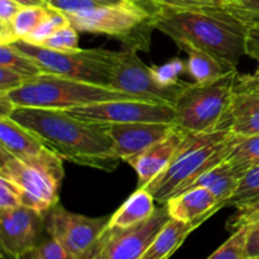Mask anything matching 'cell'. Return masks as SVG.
<instances>
[{"label":"cell","instance_id":"cell-1","mask_svg":"<svg viewBox=\"0 0 259 259\" xmlns=\"http://www.w3.org/2000/svg\"><path fill=\"white\" fill-rule=\"evenodd\" d=\"M12 118L33 132L63 161L113 172L121 159L114 153L108 124L82 120L67 110L17 106Z\"/></svg>","mask_w":259,"mask_h":259},{"label":"cell","instance_id":"cell-2","mask_svg":"<svg viewBox=\"0 0 259 259\" xmlns=\"http://www.w3.org/2000/svg\"><path fill=\"white\" fill-rule=\"evenodd\" d=\"M154 28L174 42L185 40L211 53L233 68L245 56L249 25L228 8L171 9L159 7L153 15Z\"/></svg>","mask_w":259,"mask_h":259},{"label":"cell","instance_id":"cell-3","mask_svg":"<svg viewBox=\"0 0 259 259\" xmlns=\"http://www.w3.org/2000/svg\"><path fill=\"white\" fill-rule=\"evenodd\" d=\"M238 136L229 129L185 133L169 166L144 189L158 204L189 189L202 174L228 158Z\"/></svg>","mask_w":259,"mask_h":259},{"label":"cell","instance_id":"cell-4","mask_svg":"<svg viewBox=\"0 0 259 259\" xmlns=\"http://www.w3.org/2000/svg\"><path fill=\"white\" fill-rule=\"evenodd\" d=\"M0 176L17 186L23 206L46 215L58 204L65 176L63 159L46 148L38 156L22 161L0 148Z\"/></svg>","mask_w":259,"mask_h":259},{"label":"cell","instance_id":"cell-5","mask_svg":"<svg viewBox=\"0 0 259 259\" xmlns=\"http://www.w3.org/2000/svg\"><path fill=\"white\" fill-rule=\"evenodd\" d=\"M8 95L17 106L61 110L110 100H139L129 94L114 90L108 86L95 85L46 72L29 78L24 85L10 91Z\"/></svg>","mask_w":259,"mask_h":259},{"label":"cell","instance_id":"cell-6","mask_svg":"<svg viewBox=\"0 0 259 259\" xmlns=\"http://www.w3.org/2000/svg\"><path fill=\"white\" fill-rule=\"evenodd\" d=\"M159 7L132 3L125 5H101L67 18L78 32L105 34L119 39L125 50L148 51L151 46L153 15Z\"/></svg>","mask_w":259,"mask_h":259},{"label":"cell","instance_id":"cell-7","mask_svg":"<svg viewBox=\"0 0 259 259\" xmlns=\"http://www.w3.org/2000/svg\"><path fill=\"white\" fill-rule=\"evenodd\" d=\"M238 71L212 82H190L175 104L174 125L185 133L219 131L235 94Z\"/></svg>","mask_w":259,"mask_h":259},{"label":"cell","instance_id":"cell-8","mask_svg":"<svg viewBox=\"0 0 259 259\" xmlns=\"http://www.w3.org/2000/svg\"><path fill=\"white\" fill-rule=\"evenodd\" d=\"M13 45L32 57L43 72L110 88L118 52L104 48H80L71 52H61L30 45L25 40H17Z\"/></svg>","mask_w":259,"mask_h":259},{"label":"cell","instance_id":"cell-9","mask_svg":"<svg viewBox=\"0 0 259 259\" xmlns=\"http://www.w3.org/2000/svg\"><path fill=\"white\" fill-rule=\"evenodd\" d=\"M110 217L89 218L57 204L45 215L46 230L73 259H90Z\"/></svg>","mask_w":259,"mask_h":259},{"label":"cell","instance_id":"cell-10","mask_svg":"<svg viewBox=\"0 0 259 259\" xmlns=\"http://www.w3.org/2000/svg\"><path fill=\"white\" fill-rule=\"evenodd\" d=\"M189 83L180 81L172 86L161 85L154 78L151 67L139 58L138 51L124 50L118 52L110 88L139 100L175 105Z\"/></svg>","mask_w":259,"mask_h":259},{"label":"cell","instance_id":"cell-11","mask_svg":"<svg viewBox=\"0 0 259 259\" xmlns=\"http://www.w3.org/2000/svg\"><path fill=\"white\" fill-rule=\"evenodd\" d=\"M171 219L167 206L157 207L146 222L129 228L108 227L90 259H139Z\"/></svg>","mask_w":259,"mask_h":259},{"label":"cell","instance_id":"cell-12","mask_svg":"<svg viewBox=\"0 0 259 259\" xmlns=\"http://www.w3.org/2000/svg\"><path fill=\"white\" fill-rule=\"evenodd\" d=\"M68 113L82 120L101 124L167 123L174 124L175 106L169 104L124 99L68 109Z\"/></svg>","mask_w":259,"mask_h":259},{"label":"cell","instance_id":"cell-13","mask_svg":"<svg viewBox=\"0 0 259 259\" xmlns=\"http://www.w3.org/2000/svg\"><path fill=\"white\" fill-rule=\"evenodd\" d=\"M45 215L27 206L0 211V245L8 259H19L40 242Z\"/></svg>","mask_w":259,"mask_h":259},{"label":"cell","instance_id":"cell-14","mask_svg":"<svg viewBox=\"0 0 259 259\" xmlns=\"http://www.w3.org/2000/svg\"><path fill=\"white\" fill-rule=\"evenodd\" d=\"M174 128V124L167 123L108 124V133L113 141L115 156L128 162L166 138Z\"/></svg>","mask_w":259,"mask_h":259},{"label":"cell","instance_id":"cell-15","mask_svg":"<svg viewBox=\"0 0 259 259\" xmlns=\"http://www.w3.org/2000/svg\"><path fill=\"white\" fill-rule=\"evenodd\" d=\"M184 137L185 132L175 126L166 138L126 162L133 167L138 176V189L151 184L169 166Z\"/></svg>","mask_w":259,"mask_h":259},{"label":"cell","instance_id":"cell-16","mask_svg":"<svg viewBox=\"0 0 259 259\" xmlns=\"http://www.w3.org/2000/svg\"><path fill=\"white\" fill-rule=\"evenodd\" d=\"M171 219L182 223H205L222 210L217 197L204 187H192L172 197L166 204Z\"/></svg>","mask_w":259,"mask_h":259},{"label":"cell","instance_id":"cell-17","mask_svg":"<svg viewBox=\"0 0 259 259\" xmlns=\"http://www.w3.org/2000/svg\"><path fill=\"white\" fill-rule=\"evenodd\" d=\"M0 148L27 161L42 153L47 147L39 137L12 116H0Z\"/></svg>","mask_w":259,"mask_h":259},{"label":"cell","instance_id":"cell-18","mask_svg":"<svg viewBox=\"0 0 259 259\" xmlns=\"http://www.w3.org/2000/svg\"><path fill=\"white\" fill-rule=\"evenodd\" d=\"M220 129L242 137L259 134V96L235 93Z\"/></svg>","mask_w":259,"mask_h":259},{"label":"cell","instance_id":"cell-19","mask_svg":"<svg viewBox=\"0 0 259 259\" xmlns=\"http://www.w3.org/2000/svg\"><path fill=\"white\" fill-rule=\"evenodd\" d=\"M175 43L180 50L186 52V70L190 73V76L194 78V82H212V81L222 78L230 71L237 70V68L228 66L227 63L212 56L211 53L206 52L199 47H195L191 43L185 42V40H177Z\"/></svg>","mask_w":259,"mask_h":259},{"label":"cell","instance_id":"cell-20","mask_svg":"<svg viewBox=\"0 0 259 259\" xmlns=\"http://www.w3.org/2000/svg\"><path fill=\"white\" fill-rule=\"evenodd\" d=\"M201 224L202 223L199 222L182 223L169 219L139 259H169L184 244L186 238Z\"/></svg>","mask_w":259,"mask_h":259},{"label":"cell","instance_id":"cell-21","mask_svg":"<svg viewBox=\"0 0 259 259\" xmlns=\"http://www.w3.org/2000/svg\"><path fill=\"white\" fill-rule=\"evenodd\" d=\"M242 176L243 175L228 159H225L222 163L215 166L214 168L202 174L189 189H192V187H204V189L209 190L217 197L222 207H224L225 202L228 201V199L237 190L238 184H239Z\"/></svg>","mask_w":259,"mask_h":259},{"label":"cell","instance_id":"cell-22","mask_svg":"<svg viewBox=\"0 0 259 259\" xmlns=\"http://www.w3.org/2000/svg\"><path fill=\"white\" fill-rule=\"evenodd\" d=\"M154 197L147 189H137L109 220L110 228H129L146 222L156 211Z\"/></svg>","mask_w":259,"mask_h":259},{"label":"cell","instance_id":"cell-23","mask_svg":"<svg viewBox=\"0 0 259 259\" xmlns=\"http://www.w3.org/2000/svg\"><path fill=\"white\" fill-rule=\"evenodd\" d=\"M0 67L9 68L28 78L43 73L40 66L32 57L18 50L13 43L0 46Z\"/></svg>","mask_w":259,"mask_h":259},{"label":"cell","instance_id":"cell-24","mask_svg":"<svg viewBox=\"0 0 259 259\" xmlns=\"http://www.w3.org/2000/svg\"><path fill=\"white\" fill-rule=\"evenodd\" d=\"M227 159L242 175L250 167L259 164V134L250 137L238 136Z\"/></svg>","mask_w":259,"mask_h":259},{"label":"cell","instance_id":"cell-25","mask_svg":"<svg viewBox=\"0 0 259 259\" xmlns=\"http://www.w3.org/2000/svg\"><path fill=\"white\" fill-rule=\"evenodd\" d=\"M259 197V164L250 167L243 174L237 190L228 199L224 207L240 206Z\"/></svg>","mask_w":259,"mask_h":259},{"label":"cell","instance_id":"cell-26","mask_svg":"<svg viewBox=\"0 0 259 259\" xmlns=\"http://www.w3.org/2000/svg\"><path fill=\"white\" fill-rule=\"evenodd\" d=\"M48 12H50L48 7L22 8L12 23L13 30L18 40L24 39L27 35H29L46 19Z\"/></svg>","mask_w":259,"mask_h":259},{"label":"cell","instance_id":"cell-27","mask_svg":"<svg viewBox=\"0 0 259 259\" xmlns=\"http://www.w3.org/2000/svg\"><path fill=\"white\" fill-rule=\"evenodd\" d=\"M67 24H70V20H68L67 15L65 13L53 9V8H50V12H48V15L46 17V19L29 35H27L24 39L20 40H25V42L34 46H42L56 30Z\"/></svg>","mask_w":259,"mask_h":259},{"label":"cell","instance_id":"cell-28","mask_svg":"<svg viewBox=\"0 0 259 259\" xmlns=\"http://www.w3.org/2000/svg\"><path fill=\"white\" fill-rule=\"evenodd\" d=\"M248 227H243L232 233L229 239L220 245L207 259H245Z\"/></svg>","mask_w":259,"mask_h":259},{"label":"cell","instance_id":"cell-29","mask_svg":"<svg viewBox=\"0 0 259 259\" xmlns=\"http://www.w3.org/2000/svg\"><path fill=\"white\" fill-rule=\"evenodd\" d=\"M40 47L53 51H61V52H71V51L80 50V47H78V30L70 23V24L56 30Z\"/></svg>","mask_w":259,"mask_h":259},{"label":"cell","instance_id":"cell-30","mask_svg":"<svg viewBox=\"0 0 259 259\" xmlns=\"http://www.w3.org/2000/svg\"><path fill=\"white\" fill-rule=\"evenodd\" d=\"M235 212L228 219L227 229L230 233L237 232L243 227L253 224L259 220V197L235 207Z\"/></svg>","mask_w":259,"mask_h":259},{"label":"cell","instance_id":"cell-31","mask_svg":"<svg viewBox=\"0 0 259 259\" xmlns=\"http://www.w3.org/2000/svg\"><path fill=\"white\" fill-rule=\"evenodd\" d=\"M151 70L157 82L163 86H172L180 82L179 77L186 70V63L180 58H175L164 65L152 66Z\"/></svg>","mask_w":259,"mask_h":259},{"label":"cell","instance_id":"cell-32","mask_svg":"<svg viewBox=\"0 0 259 259\" xmlns=\"http://www.w3.org/2000/svg\"><path fill=\"white\" fill-rule=\"evenodd\" d=\"M19 259H73L52 238L39 242Z\"/></svg>","mask_w":259,"mask_h":259},{"label":"cell","instance_id":"cell-33","mask_svg":"<svg viewBox=\"0 0 259 259\" xmlns=\"http://www.w3.org/2000/svg\"><path fill=\"white\" fill-rule=\"evenodd\" d=\"M157 7L171 9H207V8H227L232 0H151Z\"/></svg>","mask_w":259,"mask_h":259},{"label":"cell","instance_id":"cell-34","mask_svg":"<svg viewBox=\"0 0 259 259\" xmlns=\"http://www.w3.org/2000/svg\"><path fill=\"white\" fill-rule=\"evenodd\" d=\"M22 205V197L17 186L9 180L0 176V211L13 210Z\"/></svg>","mask_w":259,"mask_h":259},{"label":"cell","instance_id":"cell-35","mask_svg":"<svg viewBox=\"0 0 259 259\" xmlns=\"http://www.w3.org/2000/svg\"><path fill=\"white\" fill-rule=\"evenodd\" d=\"M46 4L47 7L60 10L65 14L83 12L103 5L96 0H46Z\"/></svg>","mask_w":259,"mask_h":259},{"label":"cell","instance_id":"cell-36","mask_svg":"<svg viewBox=\"0 0 259 259\" xmlns=\"http://www.w3.org/2000/svg\"><path fill=\"white\" fill-rule=\"evenodd\" d=\"M28 80L29 78L15 72V71L0 67V94H9L10 91L17 90L18 88L24 85Z\"/></svg>","mask_w":259,"mask_h":259},{"label":"cell","instance_id":"cell-37","mask_svg":"<svg viewBox=\"0 0 259 259\" xmlns=\"http://www.w3.org/2000/svg\"><path fill=\"white\" fill-rule=\"evenodd\" d=\"M235 93L259 96V65L254 72L245 75L238 73L235 80Z\"/></svg>","mask_w":259,"mask_h":259},{"label":"cell","instance_id":"cell-38","mask_svg":"<svg viewBox=\"0 0 259 259\" xmlns=\"http://www.w3.org/2000/svg\"><path fill=\"white\" fill-rule=\"evenodd\" d=\"M245 258H259V220L248 225Z\"/></svg>","mask_w":259,"mask_h":259},{"label":"cell","instance_id":"cell-39","mask_svg":"<svg viewBox=\"0 0 259 259\" xmlns=\"http://www.w3.org/2000/svg\"><path fill=\"white\" fill-rule=\"evenodd\" d=\"M22 8L14 0H0V25L12 24Z\"/></svg>","mask_w":259,"mask_h":259},{"label":"cell","instance_id":"cell-40","mask_svg":"<svg viewBox=\"0 0 259 259\" xmlns=\"http://www.w3.org/2000/svg\"><path fill=\"white\" fill-rule=\"evenodd\" d=\"M245 56L255 60L259 65V25H250L247 33Z\"/></svg>","mask_w":259,"mask_h":259},{"label":"cell","instance_id":"cell-41","mask_svg":"<svg viewBox=\"0 0 259 259\" xmlns=\"http://www.w3.org/2000/svg\"><path fill=\"white\" fill-rule=\"evenodd\" d=\"M17 105L13 103L8 94H0V116H12Z\"/></svg>","mask_w":259,"mask_h":259},{"label":"cell","instance_id":"cell-42","mask_svg":"<svg viewBox=\"0 0 259 259\" xmlns=\"http://www.w3.org/2000/svg\"><path fill=\"white\" fill-rule=\"evenodd\" d=\"M96 2H99L103 5H125V4H132V3H143V4L154 5L152 4V3L143 2V0H96Z\"/></svg>","mask_w":259,"mask_h":259},{"label":"cell","instance_id":"cell-43","mask_svg":"<svg viewBox=\"0 0 259 259\" xmlns=\"http://www.w3.org/2000/svg\"><path fill=\"white\" fill-rule=\"evenodd\" d=\"M17 2L20 7L27 8V7H47L46 0H14Z\"/></svg>","mask_w":259,"mask_h":259},{"label":"cell","instance_id":"cell-44","mask_svg":"<svg viewBox=\"0 0 259 259\" xmlns=\"http://www.w3.org/2000/svg\"><path fill=\"white\" fill-rule=\"evenodd\" d=\"M143 2H148V3H152L151 0H143ZM152 4H153V3H152ZM154 5H156V4H154Z\"/></svg>","mask_w":259,"mask_h":259},{"label":"cell","instance_id":"cell-45","mask_svg":"<svg viewBox=\"0 0 259 259\" xmlns=\"http://www.w3.org/2000/svg\"><path fill=\"white\" fill-rule=\"evenodd\" d=\"M245 259H259V258H245Z\"/></svg>","mask_w":259,"mask_h":259}]
</instances>
